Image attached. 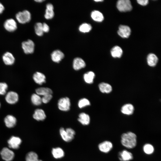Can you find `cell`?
Returning a JSON list of instances; mask_svg holds the SVG:
<instances>
[{
    "label": "cell",
    "instance_id": "obj_1",
    "mask_svg": "<svg viewBox=\"0 0 161 161\" xmlns=\"http://www.w3.org/2000/svg\"><path fill=\"white\" fill-rule=\"evenodd\" d=\"M120 141L122 145L125 147L133 148L137 145V135L131 131L123 133L121 135Z\"/></svg>",
    "mask_w": 161,
    "mask_h": 161
},
{
    "label": "cell",
    "instance_id": "obj_2",
    "mask_svg": "<svg viewBox=\"0 0 161 161\" xmlns=\"http://www.w3.org/2000/svg\"><path fill=\"white\" fill-rule=\"evenodd\" d=\"M31 17L30 12L27 10L19 12L16 15V18L18 21L21 24H25L30 22Z\"/></svg>",
    "mask_w": 161,
    "mask_h": 161
},
{
    "label": "cell",
    "instance_id": "obj_3",
    "mask_svg": "<svg viewBox=\"0 0 161 161\" xmlns=\"http://www.w3.org/2000/svg\"><path fill=\"white\" fill-rule=\"evenodd\" d=\"M117 7L118 10L122 12H126L131 10L132 6L129 0H120L117 1Z\"/></svg>",
    "mask_w": 161,
    "mask_h": 161
},
{
    "label": "cell",
    "instance_id": "obj_4",
    "mask_svg": "<svg viewBox=\"0 0 161 161\" xmlns=\"http://www.w3.org/2000/svg\"><path fill=\"white\" fill-rule=\"evenodd\" d=\"M21 47L25 54H32L34 51L35 44L32 40L28 39L22 43Z\"/></svg>",
    "mask_w": 161,
    "mask_h": 161
},
{
    "label": "cell",
    "instance_id": "obj_5",
    "mask_svg": "<svg viewBox=\"0 0 161 161\" xmlns=\"http://www.w3.org/2000/svg\"><path fill=\"white\" fill-rule=\"evenodd\" d=\"M58 106L59 109L63 111H67L70 108L71 105L69 99L68 97L60 98L58 101Z\"/></svg>",
    "mask_w": 161,
    "mask_h": 161
},
{
    "label": "cell",
    "instance_id": "obj_6",
    "mask_svg": "<svg viewBox=\"0 0 161 161\" xmlns=\"http://www.w3.org/2000/svg\"><path fill=\"white\" fill-rule=\"evenodd\" d=\"M4 27L7 31L10 32L15 31L17 28L16 22L13 18L6 20L4 23Z\"/></svg>",
    "mask_w": 161,
    "mask_h": 161
},
{
    "label": "cell",
    "instance_id": "obj_7",
    "mask_svg": "<svg viewBox=\"0 0 161 161\" xmlns=\"http://www.w3.org/2000/svg\"><path fill=\"white\" fill-rule=\"evenodd\" d=\"M0 154L2 159L6 161H11L14 158V152L7 148H4L1 150Z\"/></svg>",
    "mask_w": 161,
    "mask_h": 161
},
{
    "label": "cell",
    "instance_id": "obj_8",
    "mask_svg": "<svg viewBox=\"0 0 161 161\" xmlns=\"http://www.w3.org/2000/svg\"><path fill=\"white\" fill-rule=\"evenodd\" d=\"M5 99L6 101L9 104H14L18 101V95L15 92L10 91L6 94Z\"/></svg>",
    "mask_w": 161,
    "mask_h": 161
},
{
    "label": "cell",
    "instance_id": "obj_9",
    "mask_svg": "<svg viewBox=\"0 0 161 161\" xmlns=\"http://www.w3.org/2000/svg\"><path fill=\"white\" fill-rule=\"evenodd\" d=\"M131 32L130 28L128 26L120 25L117 31L118 35L122 38H128L130 36Z\"/></svg>",
    "mask_w": 161,
    "mask_h": 161
},
{
    "label": "cell",
    "instance_id": "obj_10",
    "mask_svg": "<svg viewBox=\"0 0 161 161\" xmlns=\"http://www.w3.org/2000/svg\"><path fill=\"white\" fill-rule=\"evenodd\" d=\"M98 147L101 152L104 153L109 152L112 148L113 144L109 141H105L100 143Z\"/></svg>",
    "mask_w": 161,
    "mask_h": 161
},
{
    "label": "cell",
    "instance_id": "obj_11",
    "mask_svg": "<svg viewBox=\"0 0 161 161\" xmlns=\"http://www.w3.org/2000/svg\"><path fill=\"white\" fill-rule=\"evenodd\" d=\"M118 158L121 161H129L133 159V156L131 152L124 150L119 152Z\"/></svg>",
    "mask_w": 161,
    "mask_h": 161
},
{
    "label": "cell",
    "instance_id": "obj_12",
    "mask_svg": "<svg viewBox=\"0 0 161 161\" xmlns=\"http://www.w3.org/2000/svg\"><path fill=\"white\" fill-rule=\"evenodd\" d=\"M7 142L10 148L17 149L19 148L21 142V140L18 137L13 136L8 140Z\"/></svg>",
    "mask_w": 161,
    "mask_h": 161
},
{
    "label": "cell",
    "instance_id": "obj_13",
    "mask_svg": "<svg viewBox=\"0 0 161 161\" xmlns=\"http://www.w3.org/2000/svg\"><path fill=\"white\" fill-rule=\"evenodd\" d=\"M2 59L4 64L7 65H12L15 61V58L14 56L12 53L8 52L4 54Z\"/></svg>",
    "mask_w": 161,
    "mask_h": 161
},
{
    "label": "cell",
    "instance_id": "obj_14",
    "mask_svg": "<svg viewBox=\"0 0 161 161\" xmlns=\"http://www.w3.org/2000/svg\"><path fill=\"white\" fill-rule=\"evenodd\" d=\"M85 66L86 63L82 58L77 57L74 59L73 63V66L75 70H78L85 67Z\"/></svg>",
    "mask_w": 161,
    "mask_h": 161
},
{
    "label": "cell",
    "instance_id": "obj_15",
    "mask_svg": "<svg viewBox=\"0 0 161 161\" xmlns=\"http://www.w3.org/2000/svg\"><path fill=\"white\" fill-rule=\"evenodd\" d=\"M33 78L34 81L39 85H42L46 82L45 75L40 72H36L33 75Z\"/></svg>",
    "mask_w": 161,
    "mask_h": 161
},
{
    "label": "cell",
    "instance_id": "obj_16",
    "mask_svg": "<svg viewBox=\"0 0 161 161\" xmlns=\"http://www.w3.org/2000/svg\"><path fill=\"white\" fill-rule=\"evenodd\" d=\"M52 61L56 63H59L64 58V55L61 51L56 50L52 52L51 55Z\"/></svg>",
    "mask_w": 161,
    "mask_h": 161
},
{
    "label": "cell",
    "instance_id": "obj_17",
    "mask_svg": "<svg viewBox=\"0 0 161 161\" xmlns=\"http://www.w3.org/2000/svg\"><path fill=\"white\" fill-rule=\"evenodd\" d=\"M4 122L7 127L11 128L14 127L15 126L16 122V119L13 116L8 115L5 118Z\"/></svg>",
    "mask_w": 161,
    "mask_h": 161
},
{
    "label": "cell",
    "instance_id": "obj_18",
    "mask_svg": "<svg viewBox=\"0 0 161 161\" xmlns=\"http://www.w3.org/2000/svg\"><path fill=\"white\" fill-rule=\"evenodd\" d=\"M46 115L44 111L41 109H36L33 115V118L37 121H42L46 118Z\"/></svg>",
    "mask_w": 161,
    "mask_h": 161
},
{
    "label": "cell",
    "instance_id": "obj_19",
    "mask_svg": "<svg viewBox=\"0 0 161 161\" xmlns=\"http://www.w3.org/2000/svg\"><path fill=\"white\" fill-rule=\"evenodd\" d=\"M78 120L83 125H87L90 122V117L88 114L82 112L79 114Z\"/></svg>",
    "mask_w": 161,
    "mask_h": 161
},
{
    "label": "cell",
    "instance_id": "obj_20",
    "mask_svg": "<svg viewBox=\"0 0 161 161\" xmlns=\"http://www.w3.org/2000/svg\"><path fill=\"white\" fill-rule=\"evenodd\" d=\"M52 153L53 157L56 159L61 158L64 155L63 150L59 147L53 148L52 151Z\"/></svg>",
    "mask_w": 161,
    "mask_h": 161
},
{
    "label": "cell",
    "instance_id": "obj_21",
    "mask_svg": "<svg viewBox=\"0 0 161 161\" xmlns=\"http://www.w3.org/2000/svg\"><path fill=\"white\" fill-rule=\"evenodd\" d=\"M91 16L92 19L97 22H101L104 19L103 14L97 10H94L92 12Z\"/></svg>",
    "mask_w": 161,
    "mask_h": 161
},
{
    "label": "cell",
    "instance_id": "obj_22",
    "mask_svg": "<svg viewBox=\"0 0 161 161\" xmlns=\"http://www.w3.org/2000/svg\"><path fill=\"white\" fill-rule=\"evenodd\" d=\"M158 61L157 57L154 54H149L147 57L148 64L151 66H154L157 64Z\"/></svg>",
    "mask_w": 161,
    "mask_h": 161
},
{
    "label": "cell",
    "instance_id": "obj_23",
    "mask_svg": "<svg viewBox=\"0 0 161 161\" xmlns=\"http://www.w3.org/2000/svg\"><path fill=\"white\" fill-rule=\"evenodd\" d=\"M134 110V107L130 104H127L124 105L121 109L122 112L126 115L131 114L133 113Z\"/></svg>",
    "mask_w": 161,
    "mask_h": 161
},
{
    "label": "cell",
    "instance_id": "obj_24",
    "mask_svg": "<svg viewBox=\"0 0 161 161\" xmlns=\"http://www.w3.org/2000/svg\"><path fill=\"white\" fill-rule=\"evenodd\" d=\"M36 94L39 95L44 96L48 94H52V92L50 88L47 87H40L35 90Z\"/></svg>",
    "mask_w": 161,
    "mask_h": 161
},
{
    "label": "cell",
    "instance_id": "obj_25",
    "mask_svg": "<svg viewBox=\"0 0 161 161\" xmlns=\"http://www.w3.org/2000/svg\"><path fill=\"white\" fill-rule=\"evenodd\" d=\"M112 56L114 58H120L123 54L121 48L118 46H115L112 48L111 51Z\"/></svg>",
    "mask_w": 161,
    "mask_h": 161
},
{
    "label": "cell",
    "instance_id": "obj_26",
    "mask_svg": "<svg viewBox=\"0 0 161 161\" xmlns=\"http://www.w3.org/2000/svg\"><path fill=\"white\" fill-rule=\"evenodd\" d=\"M95 74L92 71H89L85 73L83 75V79L88 84L93 83L95 77Z\"/></svg>",
    "mask_w": 161,
    "mask_h": 161
},
{
    "label": "cell",
    "instance_id": "obj_27",
    "mask_svg": "<svg viewBox=\"0 0 161 161\" xmlns=\"http://www.w3.org/2000/svg\"><path fill=\"white\" fill-rule=\"evenodd\" d=\"M99 87L100 91L103 93H110L112 89V87L110 84L105 83H100L99 85Z\"/></svg>",
    "mask_w": 161,
    "mask_h": 161
},
{
    "label": "cell",
    "instance_id": "obj_28",
    "mask_svg": "<svg viewBox=\"0 0 161 161\" xmlns=\"http://www.w3.org/2000/svg\"><path fill=\"white\" fill-rule=\"evenodd\" d=\"M26 161H42L38 159V156L37 154L34 152H29L26 157Z\"/></svg>",
    "mask_w": 161,
    "mask_h": 161
},
{
    "label": "cell",
    "instance_id": "obj_29",
    "mask_svg": "<svg viewBox=\"0 0 161 161\" xmlns=\"http://www.w3.org/2000/svg\"><path fill=\"white\" fill-rule=\"evenodd\" d=\"M31 99L32 103L35 105H40L42 103L41 98L36 94H33L31 96Z\"/></svg>",
    "mask_w": 161,
    "mask_h": 161
},
{
    "label": "cell",
    "instance_id": "obj_30",
    "mask_svg": "<svg viewBox=\"0 0 161 161\" xmlns=\"http://www.w3.org/2000/svg\"><path fill=\"white\" fill-rule=\"evenodd\" d=\"M143 150L146 154L150 155L152 154L154 151V148L151 144L146 143L143 146Z\"/></svg>",
    "mask_w": 161,
    "mask_h": 161
},
{
    "label": "cell",
    "instance_id": "obj_31",
    "mask_svg": "<svg viewBox=\"0 0 161 161\" xmlns=\"http://www.w3.org/2000/svg\"><path fill=\"white\" fill-rule=\"evenodd\" d=\"M91 25L86 23H84L81 24L79 27L80 31L83 33H86L89 32L92 29Z\"/></svg>",
    "mask_w": 161,
    "mask_h": 161
},
{
    "label": "cell",
    "instance_id": "obj_32",
    "mask_svg": "<svg viewBox=\"0 0 161 161\" xmlns=\"http://www.w3.org/2000/svg\"><path fill=\"white\" fill-rule=\"evenodd\" d=\"M61 136L64 140L66 142H69L72 140L69 138L68 133L63 128H61L59 131Z\"/></svg>",
    "mask_w": 161,
    "mask_h": 161
},
{
    "label": "cell",
    "instance_id": "obj_33",
    "mask_svg": "<svg viewBox=\"0 0 161 161\" xmlns=\"http://www.w3.org/2000/svg\"><path fill=\"white\" fill-rule=\"evenodd\" d=\"M35 33L38 36H41L43 35V32L42 28V23L37 22L35 24L34 27Z\"/></svg>",
    "mask_w": 161,
    "mask_h": 161
},
{
    "label": "cell",
    "instance_id": "obj_34",
    "mask_svg": "<svg viewBox=\"0 0 161 161\" xmlns=\"http://www.w3.org/2000/svg\"><path fill=\"white\" fill-rule=\"evenodd\" d=\"M78 106L80 108H82L90 105L89 101L87 99L83 98L80 99L78 102Z\"/></svg>",
    "mask_w": 161,
    "mask_h": 161
},
{
    "label": "cell",
    "instance_id": "obj_35",
    "mask_svg": "<svg viewBox=\"0 0 161 161\" xmlns=\"http://www.w3.org/2000/svg\"><path fill=\"white\" fill-rule=\"evenodd\" d=\"M8 88L7 84L4 82L0 83V95H4L6 92Z\"/></svg>",
    "mask_w": 161,
    "mask_h": 161
},
{
    "label": "cell",
    "instance_id": "obj_36",
    "mask_svg": "<svg viewBox=\"0 0 161 161\" xmlns=\"http://www.w3.org/2000/svg\"><path fill=\"white\" fill-rule=\"evenodd\" d=\"M54 14L53 10L46 9L44 17L46 19H51L53 17Z\"/></svg>",
    "mask_w": 161,
    "mask_h": 161
},
{
    "label": "cell",
    "instance_id": "obj_37",
    "mask_svg": "<svg viewBox=\"0 0 161 161\" xmlns=\"http://www.w3.org/2000/svg\"><path fill=\"white\" fill-rule=\"evenodd\" d=\"M65 130L68 133L70 138L72 140L74 139L75 135V131L70 128H67Z\"/></svg>",
    "mask_w": 161,
    "mask_h": 161
},
{
    "label": "cell",
    "instance_id": "obj_38",
    "mask_svg": "<svg viewBox=\"0 0 161 161\" xmlns=\"http://www.w3.org/2000/svg\"><path fill=\"white\" fill-rule=\"evenodd\" d=\"M52 98V94H48L43 96L41 98L42 102L47 103L49 102Z\"/></svg>",
    "mask_w": 161,
    "mask_h": 161
},
{
    "label": "cell",
    "instance_id": "obj_39",
    "mask_svg": "<svg viewBox=\"0 0 161 161\" xmlns=\"http://www.w3.org/2000/svg\"><path fill=\"white\" fill-rule=\"evenodd\" d=\"M42 28L44 32H47L49 31V26L45 23L42 24Z\"/></svg>",
    "mask_w": 161,
    "mask_h": 161
},
{
    "label": "cell",
    "instance_id": "obj_40",
    "mask_svg": "<svg viewBox=\"0 0 161 161\" xmlns=\"http://www.w3.org/2000/svg\"><path fill=\"white\" fill-rule=\"evenodd\" d=\"M137 1L139 4L142 6H145L147 5L148 2V0H138Z\"/></svg>",
    "mask_w": 161,
    "mask_h": 161
},
{
    "label": "cell",
    "instance_id": "obj_41",
    "mask_svg": "<svg viewBox=\"0 0 161 161\" xmlns=\"http://www.w3.org/2000/svg\"><path fill=\"white\" fill-rule=\"evenodd\" d=\"M46 9L53 10L54 7L53 5L50 3H49L46 5Z\"/></svg>",
    "mask_w": 161,
    "mask_h": 161
},
{
    "label": "cell",
    "instance_id": "obj_42",
    "mask_svg": "<svg viewBox=\"0 0 161 161\" xmlns=\"http://www.w3.org/2000/svg\"><path fill=\"white\" fill-rule=\"evenodd\" d=\"M4 10V7L3 4L0 2V14H1Z\"/></svg>",
    "mask_w": 161,
    "mask_h": 161
},
{
    "label": "cell",
    "instance_id": "obj_43",
    "mask_svg": "<svg viewBox=\"0 0 161 161\" xmlns=\"http://www.w3.org/2000/svg\"><path fill=\"white\" fill-rule=\"evenodd\" d=\"M44 1V0H35V1L37 2L41 3Z\"/></svg>",
    "mask_w": 161,
    "mask_h": 161
},
{
    "label": "cell",
    "instance_id": "obj_44",
    "mask_svg": "<svg viewBox=\"0 0 161 161\" xmlns=\"http://www.w3.org/2000/svg\"><path fill=\"white\" fill-rule=\"evenodd\" d=\"M95 1H96V2H98V1H103V0H95Z\"/></svg>",
    "mask_w": 161,
    "mask_h": 161
},
{
    "label": "cell",
    "instance_id": "obj_45",
    "mask_svg": "<svg viewBox=\"0 0 161 161\" xmlns=\"http://www.w3.org/2000/svg\"><path fill=\"white\" fill-rule=\"evenodd\" d=\"M0 106H1V104H0Z\"/></svg>",
    "mask_w": 161,
    "mask_h": 161
}]
</instances>
